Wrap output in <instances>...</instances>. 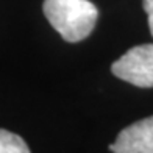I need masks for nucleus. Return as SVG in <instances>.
Returning a JSON list of instances; mask_svg holds the SVG:
<instances>
[{"label":"nucleus","mask_w":153,"mask_h":153,"mask_svg":"<svg viewBox=\"0 0 153 153\" xmlns=\"http://www.w3.org/2000/svg\"><path fill=\"white\" fill-rule=\"evenodd\" d=\"M44 14L67 42L88 38L99 19V10L89 0H44Z\"/></svg>","instance_id":"f257e3e1"},{"label":"nucleus","mask_w":153,"mask_h":153,"mask_svg":"<svg viewBox=\"0 0 153 153\" xmlns=\"http://www.w3.org/2000/svg\"><path fill=\"white\" fill-rule=\"evenodd\" d=\"M111 72L137 88H153V44H142L113 62Z\"/></svg>","instance_id":"f03ea898"},{"label":"nucleus","mask_w":153,"mask_h":153,"mask_svg":"<svg viewBox=\"0 0 153 153\" xmlns=\"http://www.w3.org/2000/svg\"><path fill=\"white\" fill-rule=\"evenodd\" d=\"M109 150L113 153H153V116L123 128Z\"/></svg>","instance_id":"7ed1b4c3"},{"label":"nucleus","mask_w":153,"mask_h":153,"mask_svg":"<svg viewBox=\"0 0 153 153\" xmlns=\"http://www.w3.org/2000/svg\"><path fill=\"white\" fill-rule=\"evenodd\" d=\"M0 153H30V149L20 136L0 128Z\"/></svg>","instance_id":"20e7f679"},{"label":"nucleus","mask_w":153,"mask_h":153,"mask_svg":"<svg viewBox=\"0 0 153 153\" xmlns=\"http://www.w3.org/2000/svg\"><path fill=\"white\" fill-rule=\"evenodd\" d=\"M142 6H144V11L147 13L149 28H150V33L153 36V0H142Z\"/></svg>","instance_id":"39448f33"}]
</instances>
